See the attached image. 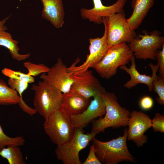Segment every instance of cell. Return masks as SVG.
Instances as JSON below:
<instances>
[{
  "label": "cell",
  "mask_w": 164,
  "mask_h": 164,
  "mask_svg": "<svg viewBox=\"0 0 164 164\" xmlns=\"http://www.w3.org/2000/svg\"><path fill=\"white\" fill-rule=\"evenodd\" d=\"M83 128H75L72 138L63 144L57 145L55 153L57 159L63 164H81L80 152L87 146L97 134L95 132L84 133Z\"/></svg>",
  "instance_id": "5"
},
{
  "label": "cell",
  "mask_w": 164,
  "mask_h": 164,
  "mask_svg": "<svg viewBox=\"0 0 164 164\" xmlns=\"http://www.w3.org/2000/svg\"><path fill=\"white\" fill-rule=\"evenodd\" d=\"M128 128H125L122 136L107 142H102L95 138L93 144L96 155L101 163L105 164H118L125 162L136 163L137 159L129 152L127 145Z\"/></svg>",
  "instance_id": "1"
},
{
  "label": "cell",
  "mask_w": 164,
  "mask_h": 164,
  "mask_svg": "<svg viewBox=\"0 0 164 164\" xmlns=\"http://www.w3.org/2000/svg\"><path fill=\"white\" fill-rule=\"evenodd\" d=\"M43 8L42 16L56 28L62 27L65 12L62 0H41Z\"/></svg>",
  "instance_id": "16"
},
{
  "label": "cell",
  "mask_w": 164,
  "mask_h": 164,
  "mask_svg": "<svg viewBox=\"0 0 164 164\" xmlns=\"http://www.w3.org/2000/svg\"><path fill=\"white\" fill-rule=\"evenodd\" d=\"M128 126V140L133 141L138 147L147 142V136L144 134L152 126L149 115L141 111H133L130 112Z\"/></svg>",
  "instance_id": "10"
},
{
  "label": "cell",
  "mask_w": 164,
  "mask_h": 164,
  "mask_svg": "<svg viewBox=\"0 0 164 164\" xmlns=\"http://www.w3.org/2000/svg\"><path fill=\"white\" fill-rule=\"evenodd\" d=\"M82 164H101L97 158L95 153V150L93 145L90 146L89 152L87 157Z\"/></svg>",
  "instance_id": "29"
},
{
  "label": "cell",
  "mask_w": 164,
  "mask_h": 164,
  "mask_svg": "<svg viewBox=\"0 0 164 164\" xmlns=\"http://www.w3.org/2000/svg\"><path fill=\"white\" fill-rule=\"evenodd\" d=\"M136 35L130 29L124 12L114 13L108 18L107 41L109 48L122 43H129Z\"/></svg>",
  "instance_id": "9"
},
{
  "label": "cell",
  "mask_w": 164,
  "mask_h": 164,
  "mask_svg": "<svg viewBox=\"0 0 164 164\" xmlns=\"http://www.w3.org/2000/svg\"><path fill=\"white\" fill-rule=\"evenodd\" d=\"M156 59L157 60L159 67V75L164 77V44L161 50H158L156 53Z\"/></svg>",
  "instance_id": "28"
},
{
  "label": "cell",
  "mask_w": 164,
  "mask_h": 164,
  "mask_svg": "<svg viewBox=\"0 0 164 164\" xmlns=\"http://www.w3.org/2000/svg\"><path fill=\"white\" fill-rule=\"evenodd\" d=\"M25 140L22 136L12 138L7 135L0 125V151L5 146H20L23 145Z\"/></svg>",
  "instance_id": "23"
},
{
  "label": "cell",
  "mask_w": 164,
  "mask_h": 164,
  "mask_svg": "<svg viewBox=\"0 0 164 164\" xmlns=\"http://www.w3.org/2000/svg\"><path fill=\"white\" fill-rule=\"evenodd\" d=\"M152 71L153 89L157 94L158 97H156L157 103L160 105H164V77L157 75V72L159 69V66L150 63L149 64Z\"/></svg>",
  "instance_id": "21"
},
{
  "label": "cell",
  "mask_w": 164,
  "mask_h": 164,
  "mask_svg": "<svg viewBox=\"0 0 164 164\" xmlns=\"http://www.w3.org/2000/svg\"><path fill=\"white\" fill-rule=\"evenodd\" d=\"M2 73L9 78L19 80L28 83H33L34 78L20 71H15L9 68H5L2 70Z\"/></svg>",
  "instance_id": "26"
},
{
  "label": "cell",
  "mask_w": 164,
  "mask_h": 164,
  "mask_svg": "<svg viewBox=\"0 0 164 164\" xmlns=\"http://www.w3.org/2000/svg\"><path fill=\"white\" fill-rule=\"evenodd\" d=\"M144 34L136 35L128 45L137 59L156 60V53L164 44V37L157 30L148 32L143 30Z\"/></svg>",
  "instance_id": "7"
},
{
  "label": "cell",
  "mask_w": 164,
  "mask_h": 164,
  "mask_svg": "<svg viewBox=\"0 0 164 164\" xmlns=\"http://www.w3.org/2000/svg\"><path fill=\"white\" fill-rule=\"evenodd\" d=\"M152 126L155 132H164V116L159 113H155L153 118L151 119Z\"/></svg>",
  "instance_id": "27"
},
{
  "label": "cell",
  "mask_w": 164,
  "mask_h": 164,
  "mask_svg": "<svg viewBox=\"0 0 164 164\" xmlns=\"http://www.w3.org/2000/svg\"><path fill=\"white\" fill-rule=\"evenodd\" d=\"M23 65L28 70L27 75L32 77L41 73H47L50 69L43 64H36L29 61L24 62Z\"/></svg>",
  "instance_id": "25"
},
{
  "label": "cell",
  "mask_w": 164,
  "mask_h": 164,
  "mask_svg": "<svg viewBox=\"0 0 164 164\" xmlns=\"http://www.w3.org/2000/svg\"><path fill=\"white\" fill-rule=\"evenodd\" d=\"M133 55L126 43H121L109 48L103 58L93 68L101 77L108 79L116 73L120 66L128 64Z\"/></svg>",
  "instance_id": "6"
},
{
  "label": "cell",
  "mask_w": 164,
  "mask_h": 164,
  "mask_svg": "<svg viewBox=\"0 0 164 164\" xmlns=\"http://www.w3.org/2000/svg\"><path fill=\"white\" fill-rule=\"evenodd\" d=\"M43 125L46 134L51 141L56 145H61L69 141L75 129L70 116L61 108L45 119Z\"/></svg>",
  "instance_id": "3"
},
{
  "label": "cell",
  "mask_w": 164,
  "mask_h": 164,
  "mask_svg": "<svg viewBox=\"0 0 164 164\" xmlns=\"http://www.w3.org/2000/svg\"><path fill=\"white\" fill-rule=\"evenodd\" d=\"M73 82L70 89L86 97L90 98L106 91L92 71L87 70L78 73H71Z\"/></svg>",
  "instance_id": "11"
},
{
  "label": "cell",
  "mask_w": 164,
  "mask_h": 164,
  "mask_svg": "<svg viewBox=\"0 0 164 164\" xmlns=\"http://www.w3.org/2000/svg\"><path fill=\"white\" fill-rule=\"evenodd\" d=\"M141 107L144 110H148L152 108L153 104L152 98L149 96H145L142 97L140 102Z\"/></svg>",
  "instance_id": "30"
},
{
  "label": "cell",
  "mask_w": 164,
  "mask_h": 164,
  "mask_svg": "<svg viewBox=\"0 0 164 164\" xmlns=\"http://www.w3.org/2000/svg\"><path fill=\"white\" fill-rule=\"evenodd\" d=\"M20 97L17 92L9 87L0 79V105H10L19 103Z\"/></svg>",
  "instance_id": "20"
},
{
  "label": "cell",
  "mask_w": 164,
  "mask_h": 164,
  "mask_svg": "<svg viewBox=\"0 0 164 164\" xmlns=\"http://www.w3.org/2000/svg\"><path fill=\"white\" fill-rule=\"evenodd\" d=\"M67 67L60 58L50 69L47 74L43 73L39 78L56 88L63 94L70 90L73 80Z\"/></svg>",
  "instance_id": "12"
},
{
  "label": "cell",
  "mask_w": 164,
  "mask_h": 164,
  "mask_svg": "<svg viewBox=\"0 0 164 164\" xmlns=\"http://www.w3.org/2000/svg\"><path fill=\"white\" fill-rule=\"evenodd\" d=\"M155 0H132L131 6L133 10L130 17L126 20L130 29L135 31L141 24L150 9L154 4Z\"/></svg>",
  "instance_id": "17"
},
{
  "label": "cell",
  "mask_w": 164,
  "mask_h": 164,
  "mask_svg": "<svg viewBox=\"0 0 164 164\" xmlns=\"http://www.w3.org/2000/svg\"><path fill=\"white\" fill-rule=\"evenodd\" d=\"M128 0H117L109 6L103 4L101 0H92L94 7L91 9L81 8L80 15L84 19L100 24L103 23L102 17H109L113 14L124 12V7Z\"/></svg>",
  "instance_id": "13"
},
{
  "label": "cell",
  "mask_w": 164,
  "mask_h": 164,
  "mask_svg": "<svg viewBox=\"0 0 164 164\" xmlns=\"http://www.w3.org/2000/svg\"><path fill=\"white\" fill-rule=\"evenodd\" d=\"M93 97L87 108L82 113L70 116V120L75 128H83L95 118L105 115V105L101 94Z\"/></svg>",
  "instance_id": "14"
},
{
  "label": "cell",
  "mask_w": 164,
  "mask_h": 164,
  "mask_svg": "<svg viewBox=\"0 0 164 164\" xmlns=\"http://www.w3.org/2000/svg\"><path fill=\"white\" fill-rule=\"evenodd\" d=\"M18 42L13 39L11 35L5 30L0 29V46L8 49L12 57L17 61H21L29 58L30 53L22 55L19 53Z\"/></svg>",
  "instance_id": "19"
},
{
  "label": "cell",
  "mask_w": 164,
  "mask_h": 164,
  "mask_svg": "<svg viewBox=\"0 0 164 164\" xmlns=\"http://www.w3.org/2000/svg\"><path fill=\"white\" fill-rule=\"evenodd\" d=\"M10 15L3 19L2 21H0V29L3 30H6L7 29V27L4 25L6 21L10 18Z\"/></svg>",
  "instance_id": "31"
},
{
  "label": "cell",
  "mask_w": 164,
  "mask_h": 164,
  "mask_svg": "<svg viewBox=\"0 0 164 164\" xmlns=\"http://www.w3.org/2000/svg\"><path fill=\"white\" fill-rule=\"evenodd\" d=\"M90 102V98L70 89L68 92L63 93L61 108L70 116L78 115L86 109Z\"/></svg>",
  "instance_id": "15"
},
{
  "label": "cell",
  "mask_w": 164,
  "mask_h": 164,
  "mask_svg": "<svg viewBox=\"0 0 164 164\" xmlns=\"http://www.w3.org/2000/svg\"><path fill=\"white\" fill-rule=\"evenodd\" d=\"M108 17H102L103 23L104 26L103 36L101 37L90 38L89 46V54L87 56L86 60L81 65L77 66L80 61L78 57L71 66L67 67V71L71 73H78L88 70L98 64L103 58L109 47L107 42V22Z\"/></svg>",
  "instance_id": "8"
},
{
  "label": "cell",
  "mask_w": 164,
  "mask_h": 164,
  "mask_svg": "<svg viewBox=\"0 0 164 164\" xmlns=\"http://www.w3.org/2000/svg\"><path fill=\"white\" fill-rule=\"evenodd\" d=\"M0 155L5 158L9 164H25L22 153L19 146L4 147L0 151Z\"/></svg>",
  "instance_id": "22"
},
{
  "label": "cell",
  "mask_w": 164,
  "mask_h": 164,
  "mask_svg": "<svg viewBox=\"0 0 164 164\" xmlns=\"http://www.w3.org/2000/svg\"><path fill=\"white\" fill-rule=\"evenodd\" d=\"M8 84L10 87L16 91L18 93L20 97V101L18 104L20 108L22 109L25 107L27 104L23 101L22 95L28 87L29 83L22 80L9 78Z\"/></svg>",
  "instance_id": "24"
},
{
  "label": "cell",
  "mask_w": 164,
  "mask_h": 164,
  "mask_svg": "<svg viewBox=\"0 0 164 164\" xmlns=\"http://www.w3.org/2000/svg\"><path fill=\"white\" fill-rule=\"evenodd\" d=\"M35 109L45 119L55 111L61 108L63 93L58 89L43 80L33 85Z\"/></svg>",
  "instance_id": "4"
},
{
  "label": "cell",
  "mask_w": 164,
  "mask_h": 164,
  "mask_svg": "<svg viewBox=\"0 0 164 164\" xmlns=\"http://www.w3.org/2000/svg\"><path fill=\"white\" fill-rule=\"evenodd\" d=\"M101 95L105 103V114L104 117H101L93 122L91 132L97 134L108 128L115 129L127 126L131 112L121 106L113 92L105 91Z\"/></svg>",
  "instance_id": "2"
},
{
  "label": "cell",
  "mask_w": 164,
  "mask_h": 164,
  "mask_svg": "<svg viewBox=\"0 0 164 164\" xmlns=\"http://www.w3.org/2000/svg\"><path fill=\"white\" fill-rule=\"evenodd\" d=\"M130 61L131 64L130 68L125 65L120 66L119 68L125 71L130 76V79L124 85V87L127 89H131L138 84H144L147 85L148 90L151 92L153 90L152 85L153 77L140 74L136 68L135 57L133 55Z\"/></svg>",
  "instance_id": "18"
}]
</instances>
